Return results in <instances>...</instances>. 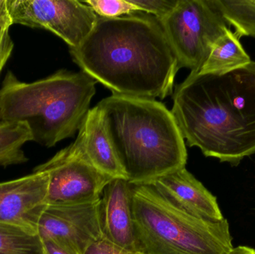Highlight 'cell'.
Here are the masks:
<instances>
[{"label":"cell","mask_w":255,"mask_h":254,"mask_svg":"<svg viewBox=\"0 0 255 254\" xmlns=\"http://www.w3.org/2000/svg\"><path fill=\"white\" fill-rule=\"evenodd\" d=\"M0 254H42L38 234L0 224Z\"/></svg>","instance_id":"obj_17"},{"label":"cell","mask_w":255,"mask_h":254,"mask_svg":"<svg viewBox=\"0 0 255 254\" xmlns=\"http://www.w3.org/2000/svg\"><path fill=\"white\" fill-rule=\"evenodd\" d=\"M84 254H143L137 251L121 247L104 237L88 246Z\"/></svg>","instance_id":"obj_21"},{"label":"cell","mask_w":255,"mask_h":254,"mask_svg":"<svg viewBox=\"0 0 255 254\" xmlns=\"http://www.w3.org/2000/svg\"><path fill=\"white\" fill-rule=\"evenodd\" d=\"M97 83L84 72L61 70L25 82L8 71L0 88V122L25 124L33 142L52 147L80 129Z\"/></svg>","instance_id":"obj_4"},{"label":"cell","mask_w":255,"mask_h":254,"mask_svg":"<svg viewBox=\"0 0 255 254\" xmlns=\"http://www.w3.org/2000/svg\"><path fill=\"white\" fill-rule=\"evenodd\" d=\"M13 25L41 28L62 39L70 49L82 45L99 16L77 0H6Z\"/></svg>","instance_id":"obj_7"},{"label":"cell","mask_w":255,"mask_h":254,"mask_svg":"<svg viewBox=\"0 0 255 254\" xmlns=\"http://www.w3.org/2000/svg\"><path fill=\"white\" fill-rule=\"evenodd\" d=\"M101 17H118L139 12L129 0H84Z\"/></svg>","instance_id":"obj_18"},{"label":"cell","mask_w":255,"mask_h":254,"mask_svg":"<svg viewBox=\"0 0 255 254\" xmlns=\"http://www.w3.org/2000/svg\"><path fill=\"white\" fill-rule=\"evenodd\" d=\"M42 254H80L50 239L41 240Z\"/></svg>","instance_id":"obj_22"},{"label":"cell","mask_w":255,"mask_h":254,"mask_svg":"<svg viewBox=\"0 0 255 254\" xmlns=\"http://www.w3.org/2000/svg\"><path fill=\"white\" fill-rule=\"evenodd\" d=\"M148 183L198 217L216 222L225 219L217 197L189 172L186 167L163 174Z\"/></svg>","instance_id":"obj_11"},{"label":"cell","mask_w":255,"mask_h":254,"mask_svg":"<svg viewBox=\"0 0 255 254\" xmlns=\"http://www.w3.org/2000/svg\"><path fill=\"white\" fill-rule=\"evenodd\" d=\"M48 177V205L95 202L112 180L95 168L76 142L34 169Z\"/></svg>","instance_id":"obj_8"},{"label":"cell","mask_w":255,"mask_h":254,"mask_svg":"<svg viewBox=\"0 0 255 254\" xmlns=\"http://www.w3.org/2000/svg\"><path fill=\"white\" fill-rule=\"evenodd\" d=\"M12 25L6 0H0V76L14 47L10 34Z\"/></svg>","instance_id":"obj_19"},{"label":"cell","mask_w":255,"mask_h":254,"mask_svg":"<svg viewBox=\"0 0 255 254\" xmlns=\"http://www.w3.org/2000/svg\"><path fill=\"white\" fill-rule=\"evenodd\" d=\"M172 98L190 147L232 167L255 155V61L224 75L190 73Z\"/></svg>","instance_id":"obj_2"},{"label":"cell","mask_w":255,"mask_h":254,"mask_svg":"<svg viewBox=\"0 0 255 254\" xmlns=\"http://www.w3.org/2000/svg\"><path fill=\"white\" fill-rule=\"evenodd\" d=\"M240 37L231 28L219 37L199 70V74L224 75L251 64Z\"/></svg>","instance_id":"obj_14"},{"label":"cell","mask_w":255,"mask_h":254,"mask_svg":"<svg viewBox=\"0 0 255 254\" xmlns=\"http://www.w3.org/2000/svg\"><path fill=\"white\" fill-rule=\"evenodd\" d=\"M136 6L139 12L152 15L158 20L167 15L177 4L178 0H129Z\"/></svg>","instance_id":"obj_20"},{"label":"cell","mask_w":255,"mask_h":254,"mask_svg":"<svg viewBox=\"0 0 255 254\" xmlns=\"http://www.w3.org/2000/svg\"><path fill=\"white\" fill-rule=\"evenodd\" d=\"M75 142L86 159L99 171L112 179L127 180L125 171L109 140L103 113L98 105L90 109Z\"/></svg>","instance_id":"obj_13"},{"label":"cell","mask_w":255,"mask_h":254,"mask_svg":"<svg viewBox=\"0 0 255 254\" xmlns=\"http://www.w3.org/2000/svg\"><path fill=\"white\" fill-rule=\"evenodd\" d=\"M97 105L128 183H148L186 167L184 139L164 104L153 98L112 94Z\"/></svg>","instance_id":"obj_3"},{"label":"cell","mask_w":255,"mask_h":254,"mask_svg":"<svg viewBox=\"0 0 255 254\" xmlns=\"http://www.w3.org/2000/svg\"><path fill=\"white\" fill-rule=\"evenodd\" d=\"M47 195L48 177L43 171L33 170L28 175L0 183V224L37 234Z\"/></svg>","instance_id":"obj_10"},{"label":"cell","mask_w":255,"mask_h":254,"mask_svg":"<svg viewBox=\"0 0 255 254\" xmlns=\"http://www.w3.org/2000/svg\"><path fill=\"white\" fill-rule=\"evenodd\" d=\"M136 249L143 254H229L227 219L189 213L149 183H130Z\"/></svg>","instance_id":"obj_5"},{"label":"cell","mask_w":255,"mask_h":254,"mask_svg":"<svg viewBox=\"0 0 255 254\" xmlns=\"http://www.w3.org/2000/svg\"><path fill=\"white\" fill-rule=\"evenodd\" d=\"M214 3L240 38H255V0H214Z\"/></svg>","instance_id":"obj_16"},{"label":"cell","mask_w":255,"mask_h":254,"mask_svg":"<svg viewBox=\"0 0 255 254\" xmlns=\"http://www.w3.org/2000/svg\"><path fill=\"white\" fill-rule=\"evenodd\" d=\"M229 254H255V249L248 246H238L233 248Z\"/></svg>","instance_id":"obj_23"},{"label":"cell","mask_w":255,"mask_h":254,"mask_svg":"<svg viewBox=\"0 0 255 254\" xmlns=\"http://www.w3.org/2000/svg\"><path fill=\"white\" fill-rule=\"evenodd\" d=\"M103 237L121 247L136 251L129 183L112 179L104 188L100 203Z\"/></svg>","instance_id":"obj_12"},{"label":"cell","mask_w":255,"mask_h":254,"mask_svg":"<svg viewBox=\"0 0 255 254\" xmlns=\"http://www.w3.org/2000/svg\"><path fill=\"white\" fill-rule=\"evenodd\" d=\"M100 199L88 204L47 205L40 216L37 234L84 254L90 245L103 237Z\"/></svg>","instance_id":"obj_9"},{"label":"cell","mask_w":255,"mask_h":254,"mask_svg":"<svg viewBox=\"0 0 255 254\" xmlns=\"http://www.w3.org/2000/svg\"><path fill=\"white\" fill-rule=\"evenodd\" d=\"M179 67L199 73L215 42L229 28L214 0H178L159 20Z\"/></svg>","instance_id":"obj_6"},{"label":"cell","mask_w":255,"mask_h":254,"mask_svg":"<svg viewBox=\"0 0 255 254\" xmlns=\"http://www.w3.org/2000/svg\"><path fill=\"white\" fill-rule=\"evenodd\" d=\"M70 52L82 72L127 96L163 99L172 93L180 69L158 19L143 12L99 16L85 41Z\"/></svg>","instance_id":"obj_1"},{"label":"cell","mask_w":255,"mask_h":254,"mask_svg":"<svg viewBox=\"0 0 255 254\" xmlns=\"http://www.w3.org/2000/svg\"><path fill=\"white\" fill-rule=\"evenodd\" d=\"M28 142H32V138L25 124L0 122V167L26 163L23 146Z\"/></svg>","instance_id":"obj_15"}]
</instances>
